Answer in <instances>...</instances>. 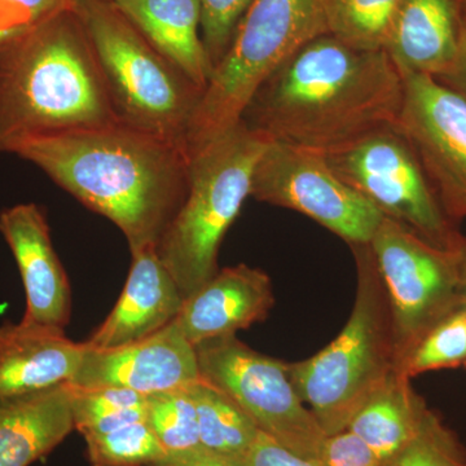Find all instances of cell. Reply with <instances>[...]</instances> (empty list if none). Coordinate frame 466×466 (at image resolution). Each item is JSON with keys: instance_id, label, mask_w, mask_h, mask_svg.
Here are the masks:
<instances>
[{"instance_id": "d6986e66", "label": "cell", "mask_w": 466, "mask_h": 466, "mask_svg": "<svg viewBox=\"0 0 466 466\" xmlns=\"http://www.w3.org/2000/svg\"><path fill=\"white\" fill-rule=\"evenodd\" d=\"M73 431L69 383L0 398V466H30Z\"/></svg>"}, {"instance_id": "6da1fadb", "label": "cell", "mask_w": 466, "mask_h": 466, "mask_svg": "<svg viewBox=\"0 0 466 466\" xmlns=\"http://www.w3.org/2000/svg\"><path fill=\"white\" fill-rule=\"evenodd\" d=\"M404 78L383 50L321 34L284 61L251 97L240 122L271 142L327 153L397 124Z\"/></svg>"}, {"instance_id": "f35d334b", "label": "cell", "mask_w": 466, "mask_h": 466, "mask_svg": "<svg viewBox=\"0 0 466 466\" xmlns=\"http://www.w3.org/2000/svg\"><path fill=\"white\" fill-rule=\"evenodd\" d=\"M155 466H162V465H155Z\"/></svg>"}, {"instance_id": "5b68a950", "label": "cell", "mask_w": 466, "mask_h": 466, "mask_svg": "<svg viewBox=\"0 0 466 466\" xmlns=\"http://www.w3.org/2000/svg\"><path fill=\"white\" fill-rule=\"evenodd\" d=\"M269 142L238 122L189 156L188 191L156 248L184 299L217 274L220 244L250 198Z\"/></svg>"}, {"instance_id": "8992f818", "label": "cell", "mask_w": 466, "mask_h": 466, "mask_svg": "<svg viewBox=\"0 0 466 466\" xmlns=\"http://www.w3.org/2000/svg\"><path fill=\"white\" fill-rule=\"evenodd\" d=\"M119 121L186 147L202 91L137 32L112 0H73Z\"/></svg>"}, {"instance_id": "5bb4252c", "label": "cell", "mask_w": 466, "mask_h": 466, "mask_svg": "<svg viewBox=\"0 0 466 466\" xmlns=\"http://www.w3.org/2000/svg\"><path fill=\"white\" fill-rule=\"evenodd\" d=\"M0 235L14 254L25 289L23 321L66 329L72 317V289L52 245L45 211L32 202L5 208Z\"/></svg>"}, {"instance_id": "8fae6325", "label": "cell", "mask_w": 466, "mask_h": 466, "mask_svg": "<svg viewBox=\"0 0 466 466\" xmlns=\"http://www.w3.org/2000/svg\"><path fill=\"white\" fill-rule=\"evenodd\" d=\"M250 198L303 214L350 247L370 244L383 218L323 155L279 142H269L257 162Z\"/></svg>"}, {"instance_id": "ffe728a7", "label": "cell", "mask_w": 466, "mask_h": 466, "mask_svg": "<svg viewBox=\"0 0 466 466\" xmlns=\"http://www.w3.org/2000/svg\"><path fill=\"white\" fill-rule=\"evenodd\" d=\"M112 3L162 56L205 91L214 67L202 42L201 0H112Z\"/></svg>"}, {"instance_id": "7402d4cb", "label": "cell", "mask_w": 466, "mask_h": 466, "mask_svg": "<svg viewBox=\"0 0 466 466\" xmlns=\"http://www.w3.org/2000/svg\"><path fill=\"white\" fill-rule=\"evenodd\" d=\"M198 410L201 447L244 461L260 431L244 410L204 380L188 386Z\"/></svg>"}, {"instance_id": "d6a6232c", "label": "cell", "mask_w": 466, "mask_h": 466, "mask_svg": "<svg viewBox=\"0 0 466 466\" xmlns=\"http://www.w3.org/2000/svg\"><path fill=\"white\" fill-rule=\"evenodd\" d=\"M157 465L162 466H245L244 461L238 460L227 458V456L219 455V453L213 452L204 449V447H198L189 451H184L180 453H171L167 458L162 460Z\"/></svg>"}, {"instance_id": "4dcf8cb0", "label": "cell", "mask_w": 466, "mask_h": 466, "mask_svg": "<svg viewBox=\"0 0 466 466\" xmlns=\"http://www.w3.org/2000/svg\"><path fill=\"white\" fill-rule=\"evenodd\" d=\"M73 0H0V26L12 34L52 16L72 5Z\"/></svg>"}, {"instance_id": "9a60e30c", "label": "cell", "mask_w": 466, "mask_h": 466, "mask_svg": "<svg viewBox=\"0 0 466 466\" xmlns=\"http://www.w3.org/2000/svg\"><path fill=\"white\" fill-rule=\"evenodd\" d=\"M275 303L271 279L248 265L226 267L184 299L175 319L193 346L232 336L268 317Z\"/></svg>"}, {"instance_id": "f546056e", "label": "cell", "mask_w": 466, "mask_h": 466, "mask_svg": "<svg viewBox=\"0 0 466 466\" xmlns=\"http://www.w3.org/2000/svg\"><path fill=\"white\" fill-rule=\"evenodd\" d=\"M320 466H383L385 462L349 429L327 435L319 452Z\"/></svg>"}, {"instance_id": "836d02e7", "label": "cell", "mask_w": 466, "mask_h": 466, "mask_svg": "<svg viewBox=\"0 0 466 466\" xmlns=\"http://www.w3.org/2000/svg\"><path fill=\"white\" fill-rule=\"evenodd\" d=\"M441 84L449 86L453 91L458 92L466 100V12L464 23V34H462L461 47L455 66L446 76L438 79Z\"/></svg>"}, {"instance_id": "603a6c76", "label": "cell", "mask_w": 466, "mask_h": 466, "mask_svg": "<svg viewBox=\"0 0 466 466\" xmlns=\"http://www.w3.org/2000/svg\"><path fill=\"white\" fill-rule=\"evenodd\" d=\"M401 0H324L327 32L359 48L382 50Z\"/></svg>"}, {"instance_id": "ba28073f", "label": "cell", "mask_w": 466, "mask_h": 466, "mask_svg": "<svg viewBox=\"0 0 466 466\" xmlns=\"http://www.w3.org/2000/svg\"><path fill=\"white\" fill-rule=\"evenodd\" d=\"M323 156L334 173L383 217L398 220L435 247L458 249L465 244L397 124L376 128Z\"/></svg>"}, {"instance_id": "83f0119b", "label": "cell", "mask_w": 466, "mask_h": 466, "mask_svg": "<svg viewBox=\"0 0 466 466\" xmlns=\"http://www.w3.org/2000/svg\"><path fill=\"white\" fill-rule=\"evenodd\" d=\"M383 466H466V451L433 410H426L415 437Z\"/></svg>"}, {"instance_id": "e0dca14e", "label": "cell", "mask_w": 466, "mask_h": 466, "mask_svg": "<svg viewBox=\"0 0 466 466\" xmlns=\"http://www.w3.org/2000/svg\"><path fill=\"white\" fill-rule=\"evenodd\" d=\"M464 23L460 0H401L382 50L401 76L440 79L455 66Z\"/></svg>"}, {"instance_id": "d590c367", "label": "cell", "mask_w": 466, "mask_h": 466, "mask_svg": "<svg viewBox=\"0 0 466 466\" xmlns=\"http://www.w3.org/2000/svg\"><path fill=\"white\" fill-rule=\"evenodd\" d=\"M15 36H16L15 34L9 33L5 27L0 26V48H2L5 43L11 41L12 38H15Z\"/></svg>"}, {"instance_id": "7c38bea8", "label": "cell", "mask_w": 466, "mask_h": 466, "mask_svg": "<svg viewBox=\"0 0 466 466\" xmlns=\"http://www.w3.org/2000/svg\"><path fill=\"white\" fill-rule=\"evenodd\" d=\"M397 126L449 219L466 217V100L429 76H404Z\"/></svg>"}, {"instance_id": "8d00e7d4", "label": "cell", "mask_w": 466, "mask_h": 466, "mask_svg": "<svg viewBox=\"0 0 466 466\" xmlns=\"http://www.w3.org/2000/svg\"><path fill=\"white\" fill-rule=\"evenodd\" d=\"M461 2L462 7H464V11L466 12V0H460Z\"/></svg>"}, {"instance_id": "44dd1931", "label": "cell", "mask_w": 466, "mask_h": 466, "mask_svg": "<svg viewBox=\"0 0 466 466\" xmlns=\"http://www.w3.org/2000/svg\"><path fill=\"white\" fill-rule=\"evenodd\" d=\"M428 410L410 377L395 370L358 410L348 429L386 464L415 437Z\"/></svg>"}, {"instance_id": "74e56055", "label": "cell", "mask_w": 466, "mask_h": 466, "mask_svg": "<svg viewBox=\"0 0 466 466\" xmlns=\"http://www.w3.org/2000/svg\"><path fill=\"white\" fill-rule=\"evenodd\" d=\"M464 309H465V321H466V305H465Z\"/></svg>"}, {"instance_id": "d4e9b609", "label": "cell", "mask_w": 466, "mask_h": 466, "mask_svg": "<svg viewBox=\"0 0 466 466\" xmlns=\"http://www.w3.org/2000/svg\"><path fill=\"white\" fill-rule=\"evenodd\" d=\"M147 422L167 455L201 447L198 410L186 388L146 397Z\"/></svg>"}, {"instance_id": "2e32d148", "label": "cell", "mask_w": 466, "mask_h": 466, "mask_svg": "<svg viewBox=\"0 0 466 466\" xmlns=\"http://www.w3.org/2000/svg\"><path fill=\"white\" fill-rule=\"evenodd\" d=\"M124 290L108 318L85 341L90 349H112L147 339L173 323L184 297L156 248L131 253Z\"/></svg>"}, {"instance_id": "484cf974", "label": "cell", "mask_w": 466, "mask_h": 466, "mask_svg": "<svg viewBox=\"0 0 466 466\" xmlns=\"http://www.w3.org/2000/svg\"><path fill=\"white\" fill-rule=\"evenodd\" d=\"M84 438L91 466H155L167 456L147 420Z\"/></svg>"}, {"instance_id": "52a82bcc", "label": "cell", "mask_w": 466, "mask_h": 466, "mask_svg": "<svg viewBox=\"0 0 466 466\" xmlns=\"http://www.w3.org/2000/svg\"><path fill=\"white\" fill-rule=\"evenodd\" d=\"M327 33L324 0H254L202 92L187 133L189 156L235 127L263 82Z\"/></svg>"}, {"instance_id": "277c9868", "label": "cell", "mask_w": 466, "mask_h": 466, "mask_svg": "<svg viewBox=\"0 0 466 466\" xmlns=\"http://www.w3.org/2000/svg\"><path fill=\"white\" fill-rule=\"evenodd\" d=\"M357 294L348 323L318 354L288 363L297 394L325 435L348 429L397 370L390 306L370 244L352 245Z\"/></svg>"}, {"instance_id": "9c48e42d", "label": "cell", "mask_w": 466, "mask_h": 466, "mask_svg": "<svg viewBox=\"0 0 466 466\" xmlns=\"http://www.w3.org/2000/svg\"><path fill=\"white\" fill-rule=\"evenodd\" d=\"M465 244L435 247L386 217L377 227L370 247L390 306L397 368L426 332L466 305L460 271Z\"/></svg>"}, {"instance_id": "4316f807", "label": "cell", "mask_w": 466, "mask_h": 466, "mask_svg": "<svg viewBox=\"0 0 466 466\" xmlns=\"http://www.w3.org/2000/svg\"><path fill=\"white\" fill-rule=\"evenodd\" d=\"M464 308L452 312L426 332L410 350L397 370L413 379L431 370L466 366Z\"/></svg>"}, {"instance_id": "3957f363", "label": "cell", "mask_w": 466, "mask_h": 466, "mask_svg": "<svg viewBox=\"0 0 466 466\" xmlns=\"http://www.w3.org/2000/svg\"><path fill=\"white\" fill-rule=\"evenodd\" d=\"M118 122L73 2L0 48V152L27 137Z\"/></svg>"}, {"instance_id": "1f68e13d", "label": "cell", "mask_w": 466, "mask_h": 466, "mask_svg": "<svg viewBox=\"0 0 466 466\" xmlns=\"http://www.w3.org/2000/svg\"><path fill=\"white\" fill-rule=\"evenodd\" d=\"M245 466H320L318 460L302 458L260 431L244 460Z\"/></svg>"}, {"instance_id": "7a4b0ae2", "label": "cell", "mask_w": 466, "mask_h": 466, "mask_svg": "<svg viewBox=\"0 0 466 466\" xmlns=\"http://www.w3.org/2000/svg\"><path fill=\"white\" fill-rule=\"evenodd\" d=\"M9 153L115 223L131 253L157 248L188 191L186 148L122 122L27 137Z\"/></svg>"}, {"instance_id": "30bf717a", "label": "cell", "mask_w": 466, "mask_h": 466, "mask_svg": "<svg viewBox=\"0 0 466 466\" xmlns=\"http://www.w3.org/2000/svg\"><path fill=\"white\" fill-rule=\"evenodd\" d=\"M195 350L201 380L228 395L262 433L302 458L318 459L327 435L297 394L288 363L260 354L236 334Z\"/></svg>"}, {"instance_id": "e575fe53", "label": "cell", "mask_w": 466, "mask_h": 466, "mask_svg": "<svg viewBox=\"0 0 466 466\" xmlns=\"http://www.w3.org/2000/svg\"><path fill=\"white\" fill-rule=\"evenodd\" d=\"M461 285L462 289H464L465 299H466V244L464 247V253H462V260H461Z\"/></svg>"}, {"instance_id": "f1b7e54d", "label": "cell", "mask_w": 466, "mask_h": 466, "mask_svg": "<svg viewBox=\"0 0 466 466\" xmlns=\"http://www.w3.org/2000/svg\"><path fill=\"white\" fill-rule=\"evenodd\" d=\"M254 0H201V35L213 67L222 60Z\"/></svg>"}, {"instance_id": "ac0fdd59", "label": "cell", "mask_w": 466, "mask_h": 466, "mask_svg": "<svg viewBox=\"0 0 466 466\" xmlns=\"http://www.w3.org/2000/svg\"><path fill=\"white\" fill-rule=\"evenodd\" d=\"M85 351V342L61 329L23 320L0 324V398L72 382Z\"/></svg>"}, {"instance_id": "cb8c5ba5", "label": "cell", "mask_w": 466, "mask_h": 466, "mask_svg": "<svg viewBox=\"0 0 466 466\" xmlns=\"http://www.w3.org/2000/svg\"><path fill=\"white\" fill-rule=\"evenodd\" d=\"M75 429L87 437L147 420L146 397L121 388H78L70 385Z\"/></svg>"}, {"instance_id": "4fadbf2b", "label": "cell", "mask_w": 466, "mask_h": 466, "mask_svg": "<svg viewBox=\"0 0 466 466\" xmlns=\"http://www.w3.org/2000/svg\"><path fill=\"white\" fill-rule=\"evenodd\" d=\"M200 380L195 346L174 320L157 333L128 345L112 349L86 345L81 366L70 385L127 389L148 397Z\"/></svg>"}]
</instances>
